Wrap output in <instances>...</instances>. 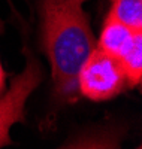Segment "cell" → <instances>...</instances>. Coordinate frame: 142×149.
<instances>
[{"instance_id": "7a4b0ae2", "label": "cell", "mask_w": 142, "mask_h": 149, "mask_svg": "<svg viewBox=\"0 0 142 149\" xmlns=\"http://www.w3.org/2000/svg\"><path fill=\"white\" fill-rule=\"evenodd\" d=\"M126 86L120 60L96 46L79 69L78 93L91 102H105L118 95Z\"/></svg>"}, {"instance_id": "5b68a950", "label": "cell", "mask_w": 142, "mask_h": 149, "mask_svg": "<svg viewBox=\"0 0 142 149\" xmlns=\"http://www.w3.org/2000/svg\"><path fill=\"white\" fill-rule=\"evenodd\" d=\"M126 78V84L130 88L141 86L142 82V31H136L127 48L118 57Z\"/></svg>"}, {"instance_id": "52a82bcc", "label": "cell", "mask_w": 142, "mask_h": 149, "mask_svg": "<svg viewBox=\"0 0 142 149\" xmlns=\"http://www.w3.org/2000/svg\"><path fill=\"white\" fill-rule=\"evenodd\" d=\"M6 91V72L3 69V64L0 61V95Z\"/></svg>"}, {"instance_id": "6da1fadb", "label": "cell", "mask_w": 142, "mask_h": 149, "mask_svg": "<svg viewBox=\"0 0 142 149\" xmlns=\"http://www.w3.org/2000/svg\"><path fill=\"white\" fill-rule=\"evenodd\" d=\"M85 0H42V46L51 63L54 93L60 100H75L78 94V73L96 39Z\"/></svg>"}, {"instance_id": "3957f363", "label": "cell", "mask_w": 142, "mask_h": 149, "mask_svg": "<svg viewBox=\"0 0 142 149\" xmlns=\"http://www.w3.org/2000/svg\"><path fill=\"white\" fill-rule=\"evenodd\" d=\"M27 63L21 73L12 78L9 90L0 95V148L12 145L11 128L18 122H25V103L30 94L44 79V69L36 57L24 49Z\"/></svg>"}, {"instance_id": "8992f818", "label": "cell", "mask_w": 142, "mask_h": 149, "mask_svg": "<svg viewBox=\"0 0 142 149\" xmlns=\"http://www.w3.org/2000/svg\"><path fill=\"white\" fill-rule=\"evenodd\" d=\"M109 14L132 30H142V0H111Z\"/></svg>"}, {"instance_id": "277c9868", "label": "cell", "mask_w": 142, "mask_h": 149, "mask_svg": "<svg viewBox=\"0 0 142 149\" xmlns=\"http://www.w3.org/2000/svg\"><path fill=\"white\" fill-rule=\"evenodd\" d=\"M136 30H132L114 15L108 14L105 22H103V27L100 30L97 48L118 58L121 52L127 48V45L130 43V40L133 39Z\"/></svg>"}]
</instances>
